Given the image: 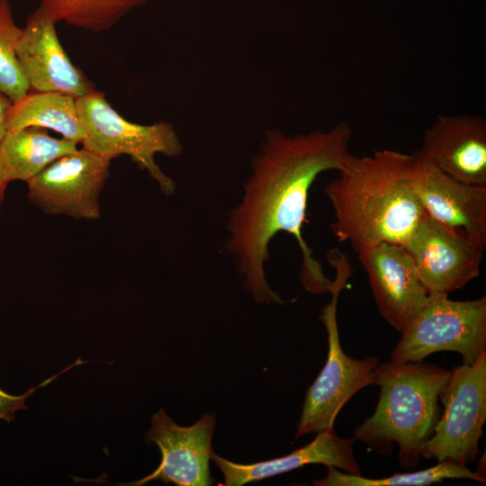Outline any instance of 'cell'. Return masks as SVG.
Here are the masks:
<instances>
[{"mask_svg": "<svg viewBox=\"0 0 486 486\" xmlns=\"http://www.w3.org/2000/svg\"><path fill=\"white\" fill-rule=\"evenodd\" d=\"M382 317L403 332L422 310L429 293L402 245L379 243L356 251Z\"/></svg>", "mask_w": 486, "mask_h": 486, "instance_id": "obj_12", "label": "cell"}, {"mask_svg": "<svg viewBox=\"0 0 486 486\" xmlns=\"http://www.w3.org/2000/svg\"><path fill=\"white\" fill-rule=\"evenodd\" d=\"M148 0H40V6L57 23L91 31L112 29L131 10Z\"/></svg>", "mask_w": 486, "mask_h": 486, "instance_id": "obj_18", "label": "cell"}, {"mask_svg": "<svg viewBox=\"0 0 486 486\" xmlns=\"http://www.w3.org/2000/svg\"><path fill=\"white\" fill-rule=\"evenodd\" d=\"M215 412H205L194 424L183 427L169 418L164 410L152 416L147 441L156 444L162 455L158 467L144 478L122 485L141 486L162 481L178 486H210L214 482L210 460L214 453L212 438Z\"/></svg>", "mask_w": 486, "mask_h": 486, "instance_id": "obj_9", "label": "cell"}, {"mask_svg": "<svg viewBox=\"0 0 486 486\" xmlns=\"http://www.w3.org/2000/svg\"><path fill=\"white\" fill-rule=\"evenodd\" d=\"M336 269L329 292L331 302L323 309L320 320L328 332V352L326 364L309 388L297 424L295 437L333 430L334 420L341 408L363 388L377 384L376 356L356 359L342 349L337 323L338 295L352 274V270L340 251L328 256Z\"/></svg>", "mask_w": 486, "mask_h": 486, "instance_id": "obj_4", "label": "cell"}, {"mask_svg": "<svg viewBox=\"0 0 486 486\" xmlns=\"http://www.w3.org/2000/svg\"><path fill=\"white\" fill-rule=\"evenodd\" d=\"M486 350V296L453 301L446 294H429L428 302L401 332L391 354L395 363L420 362L439 351L461 355L472 364Z\"/></svg>", "mask_w": 486, "mask_h": 486, "instance_id": "obj_6", "label": "cell"}, {"mask_svg": "<svg viewBox=\"0 0 486 486\" xmlns=\"http://www.w3.org/2000/svg\"><path fill=\"white\" fill-rule=\"evenodd\" d=\"M354 438H343L333 430L320 432L310 444L287 455L250 464H236L217 454L212 460L224 475V486H241L302 468L310 464L333 466L345 472L362 475L355 457Z\"/></svg>", "mask_w": 486, "mask_h": 486, "instance_id": "obj_15", "label": "cell"}, {"mask_svg": "<svg viewBox=\"0 0 486 486\" xmlns=\"http://www.w3.org/2000/svg\"><path fill=\"white\" fill-rule=\"evenodd\" d=\"M16 56L32 91L58 92L76 99L95 91L72 63L58 40L56 22L40 5L22 28Z\"/></svg>", "mask_w": 486, "mask_h": 486, "instance_id": "obj_13", "label": "cell"}, {"mask_svg": "<svg viewBox=\"0 0 486 486\" xmlns=\"http://www.w3.org/2000/svg\"><path fill=\"white\" fill-rule=\"evenodd\" d=\"M27 127L50 129L63 138L82 143L85 131L76 107V99L58 92L30 91L13 103L7 132Z\"/></svg>", "mask_w": 486, "mask_h": 486, "instance_id": "obj_17", "label": "cell"}, {"mask_svg": "<svg viewBox=\"0 0 486 486\" xmlns=\"http://www.w3.org/2000/svg\"><path fill=\"white\" fill-rule=\"evenodd\" d=\"M416 152L458 181L486 186V120L481 115H438Z\"/></svg>", "mask_w": 486, "mask_h": 486, "instance_id": "obj_14", "label": "cell"}, {"mask_svg": "<svg viewBox=\"0 0 486 486\" xmlns=\"http://www.w3.org/2000/svg\"><path fill=\"white\" fill-rule=\"evenodd\" d=\"M414 155L412 186L426 214L454 233L486 247V186L458 181Z\"/></svg>", "mask_w": 486, "mask_h": 486, "instance_id": "obj_11", "label": "cell"}, {"mask_svg": "<svg viewBox=\"0 0 486 486\" xmlns=\"http://www.w3.org/2000/svg\"><path fill=\"white\" fill-rule=\"evenodd\" d=\"M438 400L444 410L422 457L467 466L479 453L486 420V350L472 364L450 371Z\"/></svg>", "mask_w": 486, "mask_h": 486, "instance_id": "obj_7", "label": "cell"}, {"mask_svg": "<svg viewBox=\"0 0 486 486\" xmlns=\"http://www.w3.org/2000/svg\"><path fill=\"white\" fill-rule=\"evenodd\" d=\"M380 386L374 414L356 430L360 440L381 454L399 446V462L416 467L440 417L438 395L450 371L428 363L384 362L375 368Z\"/></svg>", "mask_w": 486, "mask_h": 486, "instance_id": "obj_3", "label": "cell"}, {"mask_svg": "<svg viewBox=\"0 0 486 486\" xmlns=\"http://www.w3.org/2000/svg\"><path fill=\"white\" fill-rule=\"evenodd\" d=\"M13 107V102L4 94L0 93V145L7 134L9 114Z\"/></svg>", "mask_w": 486, "mask_h": 486, "instance_id": "obj_22", "label": "cell"}, {"mask_svg": "<svg viewBox=\"0 0 486 486\" xmlns=\"http://www.w3.org/2000/svg\"><path fill=\"white\" fill-rule=\"evenodd\" d=\"M76 107L85 131L83 148L111 161L129 156L157 182L162 194H174V180L155 159L157 154L176 158L184 151L172 124L162 121L149 125L131 122L113 109L104 93L96 90L77 98Z\"/></svg>", "mask_w": 486, "mask_h": 486, "instance_id": "obj_5", "label": "cell"}, {"mask_svg": "<svg viewBox=\"0 0 486 486\" xmlns=\"http://www.w3.org/2000/svg\"><path fill=\"white\" fill-rule=\"evenodd\" d=\"M111 160L85 148L54 160L26 184L27 198L46 214L87 220L101 217L99 197Z\"/></svg>", "mask_w": 486, "mask_h": 486, "instance_id": "obj_8", "label": "cell"}, {"mask_svg": "<svg viewBox=\"0 0 486 486\" xmlns=\"http://www.w3.org/2000/svg\"><path fill=\"white\" fill-rule=\"evenodd\" d=\"M9 182L7 181L4 176V173L3 171V168L0 165V215H1L2 204L4 199L5 190Z\"/></svg>", "mask_w": 486, "mask_h": 486, "instance_id": "obj_23", "label": "cell"}, {"mask_svg": "<svg viewBox=\"0 0 486 486\" xmlns=\"http://www.w3.org/2000/svg\"><path fill=\"white\" fill-rule=\"evenodd\" d=\"M327 476L314 480L317 486H426L441 482L446 479H469L485 482L486 479L476 472H472L467 466L453 462H437L432 467L425 470L394 473L389 477L371 479L362 475L352 474L338 471L333 466H326Z\"/></svg>", "mask_w": 486, "mask_h": 486, "instance_id": "obj_19", "label": "cell"}, {"mask_svg": "<svg viewBox=\"0 0 486 486\" xmlns=\"http://www.w3.org/2000/svg\"><path fill=\"white\" fill-rule=\"evenodd\" d=\"M77 145L51 137L46 129L27 127L7 132L0 145V165L9 183H27L54 160L76 150Z\"/></svg>", "mask_w": 486, "mask_h": 486, "instance_id": "obj_16", "label": "cell"}, {"mask_svg": "<svg viewBox=\"0 0 486 486\" xmlns=\"http://www.w3.org/2000/svg\"><path fill=\"white\" fill-rule=\"evenodd\" d=\"M35 388L29 390L22 395H12L0 388V419L7 422L14 418V412L20 410H26L25 400L34 392Z\"/></svg>", "mask_w": 486, "mask_h": 486, "instance_id": "obj_21", "label": "cell"}, {"mask_svg": "<svg viewBox=\"0 0 486 486\" xmlns=\"http://www.w3.org/2000/svg\"><path fill=\"white\" fill-rule=\"evenodd\" d=\"M404 247L428 292L446 295L462 289L479 275L485 250L427 214Z\"/></svg>", "mask_w": 486, "mask_h": 486, "instance_id": "obj_10", "label": "cell"}, {"mask_svg": "<svg viewBox=\"0 0 486 486\" xmlns=\"http://www.w3.org/2000/svg\"><path fill=\"white\" fill-rule=\"evenodd\" d=\"M22 31L14 22L11 3L0 0V93L13 103L31 91L16 56Z\"/></svg>", "mask_w": 486, "mask_h": 486, "instance_id": "obj_20", "label": "cell"}, {"mask_svg": "<svg viewBox=\"0 0 486 486\" xmlns=\"http://www.w3.org/2000/svg\"><path fill=\"white\" fill-rule=\"evenodd\" d=\"M351 137L346 122L309 133L266 132L253 159L243 197L230 214L225 243L227 252L236 259L244 287L256 303L285 302L267 284L265 270L268 245L280 231L293 236L300 247V278L304 288L313 293L329 292L332 281L313 258L302 230L313 182L320 174L338 171L346 164L352 157Z\"/></svg>", "mask_w": 486, "mask_h": 486, "instance_id": "obj_1", "label": "cell"}, {"mask_svg": "<svg viewBox=\"0 0 486 486\" xmlns=\"http://www.w3.org/2000/svg\"><path fill=\"white\" fill-rule=\"evenodd\" d=\"M414 155L392 149L352 157L325 193L330 229L355 251L386 242L405 246L426 212L412 186Z\"/></svg>", "mask_w": 486, "mask_h": 486, "instance_id": "obj_2", "label": "cell"}]
</instances>
